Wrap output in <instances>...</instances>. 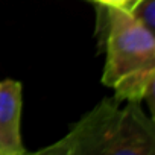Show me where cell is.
Listing matches in <instances>:
<instances>
[{"instance_id":"cell-1","label":"cell","mask_w":155,"mask_h":155,"mask_svg":"<svg viewBox=\"0 0 155 155\" xmlns=\"http://www.w3.org/2000/svg\"><path fill=\"white\" fill-rule=\"evenodd\" d=\"M110 97L78 122L68 134L41 153L59 155H152L155 128L137 102Z\"/></svg>"},{"instance_id":"cell-2","label":"cell","mask_w":155,"mask_h":155,"mask_svg":"<svg viewBox=\"0 0 155 155\" xmlns=\"http://www.w3.org/2000/svg\"><path fill=\"white\" fill-rule=\"evenodd\" d=\"M105 46L107 59L102 82L113 87L122 78L155 68L153 34L141 26L131 12L105 8Z\"/></svg>"},{"instance_id":"cell-3","label":"cell","mask_w":155,"mask_h":155,"mask_svg":"<svg viewBox=\"0 0 155 155\" xmlns=\"http://www.w3.org/2000/svg\"><path fill=\"white\" fill-rule=\"evenodd\" d=\"M23 87L18 81H0V155L26 153L21 141Z\"/></svg>"},{"instance_id":"cell-4","label":"cell","mask_w":155,"mask_h":155,"mask_svg":"<svg viewBox=\"0 0 155 155\" xmlns=\"http://www.w3.org/2000/svg\"><path fill=\"white\" fill-rule=\"evenodd\" d=\"M131 15L147 31L153 34L155 31V0H140L135 8L131 11Z\"/></svg>"},{"instance_id":"cell-5","label":"cell","mask_w":155,"mask_h":155,"mask_svg":"<svg viewBox=\"0 0 155 155\" xmlns=\"http://www.w3.org/2000/svg\"><path fill=\"white\" fill-rule=\"evenodd\" d=\"M90 2H94L104 8H116V9L131 12L140 0H90Z\"/></svg>"}]
</instances>
